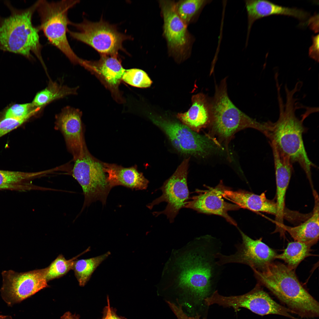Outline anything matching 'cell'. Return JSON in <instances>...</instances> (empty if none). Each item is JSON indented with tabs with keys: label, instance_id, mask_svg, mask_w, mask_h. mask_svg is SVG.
Wrapping results in <instances>:
<instances>
[{
	"label": "cell",
	"instance_id": "cell-33",
	"mask_svg": "<svg viewBox=\"0 0 319 319\" xmlns=\"http://www.w3.org/2000/svg\"><path fill=\"white\" fill-rule=\"evenodd\" d=\"M313 44L310 47L309 56L318 62L319 61V35L312 36Z\"/></svg>",
	"mask_w": 319,
	"mask_h": 319
},
{
	"label": "cell",
	"instance_id": "cell-10",
	"mask_svg": "<svg viewBox=\"0 0 319 319\" xmlns=\"http://www.w3.org/2000/svg\"><path fill=\"white\" fill-rule=\"evenodd\" d=\"M47 270L46 267L20 273L11 270L3 271L0 290L3 299L9 305H12L48 287Z\"/></svg>",
	"mask_w": 319,
	"mask_h": 319
},
{
	"label": "cell",
	"instance_id": "cell-24",
	"mask_svg": "<svg viewBox=\"0 0 319 319\" xmlns=\"http://www.w3.org/2000/svg\"><path fill=\"white\" fill-rule=\"evenodd\" d=\"M46 174L45 170L36 172H25L0 170V190L19 192L42 191L43 187L33 184L32 180Z\"/></svg>",
	"mask_w": 319,
	"mask_h": 319
},
{
	"label": "cell",
	"instance_id": "cell-15",
	"mask_svg": "<svg viewBox=\"0 0 319 319\" xmlns=\"http://www.w3.org/2000/svg\"><path fill=\"white\" fill-rule=\"evenodd\" d=\"M79 110L67 106L56 116L55 128L61 132L74 161L82 157L87 149L84 139Z\"/></svg>",
	"mask_w": 319,
	"mask_h": 319
},
{
	"label": "cell",
	"instance_id": "cell-17",
	"mask_svg": "<svg viewBox=\"0 0 319 319\" xmlns=\"http://www.w3.org/2000/svg\"><path fill=\"white\" fill-rule=\"evenodd\" d=\"M271 147L272 151L275 169L276 184V202L277 213L274 221L276 227L284 224V219L286 214L291 212L285 209V198L292 170V162L289 158L280 152L273 145Z\"/></svg>",
	"mask_w": 319,
	"mask_h": 319
},
{
	"label": "cell",
	"instance_id": "cell-12",
	"mask_svg": "<svg viewBox=\"0 0 319 319\" xmlns=\"http://www.w3.org/2000/svg\"><path fill=\"white\" fill-rule=\"evenodd\" d=\"M189 161V158L184 160L173 174L160 188L162 192L161 196L147 205L148 208L152 209L154 206L162 202L167 203L164 210L153 212L154 215L164 214L170 222H172L180 209L184 208L189 199L187 183Z\"/></svg>",
	"mask_w": 319,
	"mask_h": 319
},
{
	"label": "cell",
	"instance_id": "cell-34",
	"mask_svg": "<svg viewBox=\"0 0 319 319\" xmlns=\"http://www.w3.org/2000/svg\"><path fill=\"white\" fill-rule=\"evenodd\" d=\"M107 307L106 316L107 319H121L117 316L111 309L108 300V306Z\"/></svg>",
	"mask_w": 319,
	"mask_h": 319
},
{
	"label": "cell",
	"instance_id": "cell-35",
	"mask_svg": "<svg viewBox=\"0 0 319 319\" xmlns=\"http://www.w3.org/2000/svg\"><path fill=\"white\" fill-rule=\"evenodd\" d=\"M78 316L72 314L69 312H67L61 316V319H78Z\"/></svg>",
	"mask_w": 319,
	"mask_h": 319
},
{
	"label": "cell",
	"instance_id": "cell-5",
	"mask_svg": "<svg viewBox=\"0 0 319 319\" xmlns=\"http://www.w3.org/2000/svg\"><path fill=\"white\" fill-rule=\"evenodd\" d=\"M79 2L76 0L49 2L39 0L37 9L40 19L38 26L49 42L58 48L74 64H79L81 58L73 51L67 36L69 10Z\"/></svg>",
	"mask_w": 319,
	"mask_h": 319
},
{
	"label": "cell",
	"instance_id": "cell-25",
	"mask_svg": "<svg viewBox=\"0 0 319 319\" xmlns=\"http://www.w3.org/2000/svg\"><path fill=\"white\" fill-rule=\"evenodd\" d=\"M77 89V87L71 88L51 81L46 87L36 94L32 103L35 107L42 109L54 100L69 95H76Z\"/></svg>",
	"mask_w": 319,
	"mask_h": 319
},
{
	"label": "cell",
	"instance_id": "cell-9",
	"mask_svg": "<svg viewBox=\"0 0 319 319\" xmlns=\"http://www.w3.org/2000/svg\"><path fill=\"white\" fill-rule=\"evenodd\" d=\"M150 118L165 133L175 148L182 153L204 157L217 149L212 139L197 134L183 124L161 117L152 116Z\"/></svg>",
	"mask_w": 319,
	"mask_h": 319
},
{
	"label": "cell",
	"instance_id": "cell-21",
	"mask_svg": "<svg viewBox=\"0 0 319 319\" xmlns=\"http://www.w3.org/2000/svg\"><path fill=\"white\" fill-rule=\"evenodd\" d=\"M222 195L223 198L235 203L240 208L255 212L266 213L275 217L277 215L276 203L267 198L265 192L257 195L243 190L235 191L224 188Z\"/></svg>",
	"mask_w": 319,
	"mask_h": 319
},
{
	"label": "cell",
	"instance_id": "cell-18",
	"mask_svg": "<svg viewBox=\"0 0 319 319\" xmlns=\"http://www.w3.org/2000/svg\"><path fill=\"white\" fill-rule=\"evenodd\" d=\"M248 18L246 40L247 45L252 27L254 22L262 17L271 15L281 14L292 16L301 20L307 19L310 13L296 8L282 6L270 1L263 0H245Z\"/></svg>",
	"mask_w": 319,
	"mask_h": 319
},
{
	"label": "cell",
	"instance_id": "cell-20",
	"mask_svg": "<svg viewBox=\"0 0 319 319\" xmlns=\"http://www.w3.org/2000/svg\"><path fill=\"white\" fill-rule=\"evenodd\" d=\"M104 166L111 189L121 185L132 189L143 190L148 187L149 181L135 166L125 167L115 164L104 162Z\"/></svg>",
	"mask_w": 319,
	"mask_h": 319
},
{
	"label": "cell",
	"instance_id": "cell-23",
	"mask_svg": "<svg viewBox=\"0 0 319 319\" xmlns=\"http://www.w3.org/2000/svg\"><path fill=\"white\" fill-rule=\"evenodd\" d=\"M314 205L313 211L309 217L300 224L295 227L282 225L280 232H287L294 241L312 243L314 245L318 242L319 235V200L318 195L313 189Z\"/></svg>",
	"mask_w": 319,
	"mask_h": 319
},
{
	"label": "cell",
	"instance_id": "cell-28",
	"mask_svg": "<svg viewBox=\"0 0 319 319\" xmlns=\"http://www.w3.org/2000/svg\"><path fill=\"white\" fill-rule=\"evenodd\" d=\"M211 0H183L175 2L176 11L187 26L195 21L204 7Z\"/></svg>",
	"mask_w": 319,
	"mask_h": 319
},
{
	"label": "cell",
	"instance_id": "cell-31",
	"mask_svg": "<svg viewBox=\"0 0 319 319\" xmlns=\"http://www.w3.org/2000/svg\"><path fill=\"white\" fill-rule=\"evenodd\" d=\"M122 80L130 85L139 88L149 87L152 83L146 72L136 68L125 69Z\"/></svg>",
	"mask_w": 319,
	"mask_h": 319
},
{
	"label": "cell",
	"instance_id": "cell-19",
	"mask_svg": "<svg viewBox=\"0 0 319 319\" xmlns=\"http://www.w3.org/2000/svg\"><path fill=\"white\" fill-rule=\"evenodd\" d=\"M245 303L247 309L261 316L277 315L291 319H299L293 315L295 314L293 311L274 300L258 283L248 292Z\"/></svg>",
	"mask_w": 319,
	"mask_h": 319
},
{
	"label": "cell",
	"instance_id": "cell-16",
	"mask_svg": "<svg viewBox=\"0 0 319 319\" xmlns=\"http://www.w3.org/2000/svg\"><path fill=\"white\" fill-rule=\"evenodd\" d=\"M221 182L214 188L208 189H197V194L189 199L184 208L192 209L201 213L221 216L236 227V221L228 214L229 211L238 210L240 208L235 204L225 201L222 194L224 187Z\"/></svg>",
	"mask_w": 319,
	"mask_h": 319
},
{
	"label": "cell",
	"instance_id": "cell-14",
	"mask_svg": "<svg viewBox=\"0 0 319 319\" xmlns=\"http://www.w3.org/2000/svg\"><path fill=\"white\" fill-rule=\"evenodd\" d=\"M97 61L82 59L80 65L94 74L110 92L118 103L125 102L119 87L125 69L123 67L118 55H100Z\"/></svg>",
	"mask_w": 319,
	"mask_h": 319
},
{
	"label": "cell",
	"instance_id": "cell-29",
	"mask_svg": "<svg viewBox=\"0 0 319 319\" xmlns=\"http://www.w3.org/2000/svg\"><path fill=\"white\" fill-rule=\"evenodd\" d=\"M90 247L77 256L69 260L66 259L62 254L57 257L47 267L46 276L48 282L60 278L72 269L75 261L81 255L89 250Z\"/></svg>",
	"mask_w": 319,
	"mask_h": 319
},
{
	"label": "cell",
	"instance_id": "cell-7",
	"mask_svg": "<svg viewBox=\"0 0 319 319\" xmlns=\"http://www.w3.org/2000/svg\"><path fill=\"white\" fill-rule=\"evenodd\" d=\"M74 162L71 175L81 186L84 196L81 212L95 201L105 204L111 189L107 181L104 162L92 156L87 149L82 157Z\"/></svg>",
	"mask_w": 319,
	"mask_h": 319
},
{
	"label": "cell",
	"instance_id": "cell-27",
	"mask_svg": "<svg viewBox=\"0 0 319 319\" xmlns=\"http://www.w3.org/2000/svg\"><path fill=\"white\" fill-rule=\"evenodd\" d=\"M110 254L108 251L95 257L75 261L72 270L80 286L83 287L87 283L96 268Z\"/></svg>",
	"mask_w": 319,
	"mask_h": 319
},
{
	"label": "cell",
	"instance_id": "cell-4",
	"mask_svg": "<svg viewBox=\"0 0 319 319\" xmlns=\"http://www.w3.org/2000/svg\"><path fill=\"white\" fill-rule=\"evenodd\" d=\"M4 4L10 14L6 17L0 15V50L19 54L30 60L34 59L33 53L46 70L41 55L40 30L32 22L39 0L24 9H17L8 1Z\"/></svg>",
	"mask_w": 319,
	"mask_h": 319
},
{
	"label": "cell",
	"instance_id": "cell-1",
	"mask_svg": "<svg viewBox=\"0 0 319 319\" xmlns=\"http://www.w3.org/2000/svg\"><path fill=\"white\" fill-rule=\"evenodd\" d=\"M222 244L210 235L198 237L173 250L164 268L160 281L173 285L201 302L211 294L219 280L223 266L217 255Z\"/></svg>",
	"mask_w": 319,
	"mask_h": 319
},
{
	"label": "cell",
	"instance_id": "cell-30",
	"mask_svg": "<svg viewBox=\"0 0 319 319\" xmlns=\"http://www.w3.org/2000/svg\"><path fill=\"white\" fill-rule=\"evenodd\" d=\"M42 108H37L32 103L15 104L9 108L5 112L4 118H10L27 121L36 115Z\"/></svg>",
	"mask_w": 319,
	"mask_h": 319
},
{
	"label": "cell",
	"instance_id": "cell-8",
	"mask_svg": "<svg viewBox=\"0 0 319 319\" xmlns=\"http://www.w3.org/2000/svg\"><path fill=\"white\" fill-rule=\"evenodd\" d=\"M76 31L68 30L73 38L90 46L100 55H118L119 51H125L123 42L131 38L119 32L115 26L101 19L97 22L86 19L79 23L71 22Z\"/></svg>",
	"mask_w": 319,
	"mask_h": 319
},
{
	"label": "cell",
	"instance_id": "cell-2",
	"mask_svg": "<svg viewBox=\"0 0 319 319\" xmlns=\"http://www.w3.org/2000/svg\"><path fill=\"white\" fill-rule=\"evenodd\" d=\"M286 102L285 105L280 94L278 95L279 113V118L273 123L264 122V135L269 143L274 144L281 152L288 157L292 163L297 162L305 172L310 183L312 184L311 168L316 166L309 159L304 145L302 135L305 128L303 121L308 115L304 114L301 120L296 116L295 102L294 97L296 91L285 90Z\"/></svg>",
	"mask_w": 319,
	"mask_h": 319
},
{
	"label": "cell",
	"instance_id": "cell-32",
	"mask_svg": "<svg viewBox=\"0 0 319 319\" xmlns=\"http://www.w3.org/2000/svg\"><path fill=\"white\" fill-rule=\"evenodd\" d=\"M176 301L177 305L169 301H166V302L178 319H200V317L198 315L195 317L188 316L184 312L182 305L179 303L178 299Z\"/></svg>",
	"mask_w": 319,
	"mask_h": 319
},
{
	"label": "cell",
	"instance_id": "cell-22",
	"mask_svg": "<svg viewBox=\"0 0 319 319\" xmlns=\"http://www.w3.org/2000/svg\"><path fill=\"white\" fill-rule=\"evenodd\" d=\"M191 100L192 104L189 110L178 114L177 116L183 124L198 132L211 121V100L202 93L193 95Z\"/></svg>",
	"mask_w": 319,
	"mask_h": 319
},
{
	"label": "cell",
	"instance_id": "cell-37",
	"mask_svg": "<svg viewBox=\"0 0 319 319\" xmlns=\"http://www.w3.org/2000/svg\"><path fill=\"white\" fill-rule=\"evenodd\" d=\"M0 319H1V318H0Z\"/></svg>",
	"mask_w": 319,
	"mask_h": 319
},
{
	"label": "cell",
	"instance_id": "cell-6",
	"mask_svg": "<svg viewBox=\"0 0 319 319\" xmlns=\"http://www.w3.org/2000/svg\"><path fill=\"white\" fill-rule=\"evenodd\" d=\"M227 78L216 85L214 97L211 100V121L218 135L226 140L240 130L252 128L263 134L265 131L264 123L250 118L237 108L228 94Z\"/></svg>",
	"mask_w": 319,
	"mask_h": 319
},
{
	"label": "cell",
	"instance_id": "cell-11",
	"mask_svg": "<svg viewBox=\"0 0 319 319\" xmlns=\"http://www.w3.org/2000/svg\"><path fill=\"white\" fill-rule=\"evenodd\" d=\"M163 20V34L167 42L169 54L178 61L190 54L194 38L189 33L187 25L177 14L175 2L159 1Z\"/></svg>",
	"mask_w": 319,
	"mask_h": 319
},
{
	"label": "cell",
	"instance_id": "cell-36",
	"mask_svg": "<svg viewBox=\"0 0 319 319\" xmlns=\"http://www.w3.org/2000/svg\"><path fill=\"white\" fill-rule=\"evenodd\" d=\"M102 319H107V318L105 316V318H103Z\"/></svg>",
	"mask_w": 319,
	"mask_h": 319
},
{
	"label": "cell",
	"instance_id": "cell-13",
	"mask_svg": "<svg viewBox=\"0 0 319 319\" xmlns=\"http://www.w3.org/2000/svg\"><path fill=\"white\" fill-rule=\"evenodd\" d=\"M242 242L235 245L236 252L230 255L221 253L217 255L220 265L230 263L247 265L252 270L261 271L274 262L277 254L275 251L262 241V238L255 240L250 237L240 229Z\"/></svg>",
	"mask_w": 319,
	"mask_h": 319
},
{
	"label": "cell",
	"instance_id": "cell-3",
	"mask_svg": "<svg viewBox=\"0 0 319 319\" xmlns=\"http://www.w3.org/2000/svg\"><path fill=\"white\" fill-rule=\"evenodd\" d=\"M258 283L269 290L287 307L302 318L318 317L319 304L302 286L294 270L279 262L253 270Z\"/></svg>",
	"mask_w": 319,
	"mask_h": 319
},
{
	"label": "cell",
	"instance_id": "cell-26",
	"mask_svg": "<svg viewBox=\"0 0 319 319\" xmlns=\"http://www.w3.org/2000/svg\"><path fill=\"white\" fill-rule=\"evenodd\" d=\"M312 243L294 241L289 243L283 252L277 254L275 259L284 261L290 269L294 270L306 258L310 256Z\"/></svg>",
	"mask_w": 319,
	"mask_h": 319
}]
</instances>
